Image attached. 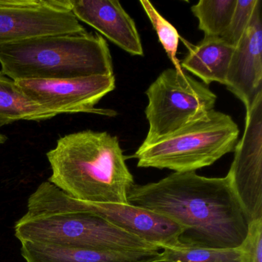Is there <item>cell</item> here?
Listing matches in <instances>:
<instances>
[{"label":"cell","mask_w":262,"mask_h":262,"mask_svg":"<svg viewBox=\"0 0 262 262\" xmlns=\"http://www.w3.org/2000/svg\"><path fill=\"white\" fill-rule=\"evenodd\" d=\"M161 254L162 262H241L239 248L219 249L182 245L164 248Z\"/></svg>","instance_id":"17"},{"label":"cell","mask_w":262,"mask_h":262,"mask_svg":"<svg viewBox=\"0 0 262 262\" xmlns=\"http://www.w3.org/2000/svg\"><path fill=\"white\" fill-rule=\"evenodd\" d=\"M149 123L142 147L176 133L214 110L217 96L208 85L185 74L182 69L164 70L145 92Z\"/></svg>","instance_id":"6"},{"label":"cell","mask_w":262,"mask_h":262,"mask_svg":"<svg viewBox=\"0 0 262 262\" xmlns=\"http://www.w3.org/2000/svg\"><path fill=\"white\" fill-rule=\"evenodd\" d=\"M140 4L156 30L159 42L174 64V68L182 69L176 56L180 39L177 30L157 11L151 2L141 0Z\"/></svg>","instance_id":"18"},{"label":"cell","mask_w":262,"mask_h":262,"mask_svg":"<svg viewBox=\"0 0 262 262\" xmlns=\"http://www.w3.org/2000/svg\"><path fill=\"white\" fill-rule=\"evenodd\" d=\"M75 201L81 208L102 216L118 228L160 249L182 246L180 237L183 228L159 213L129 204L90 203L77 199Z\"/></svg>","instance_id":"10"},{"label":"cell","mask_w":262,"mask_h":262,"mask_svg":"<svg viewBox=\"0 0 262 262\" xmlns=\"http://www.w3.org/2000/svg\"><path fill=\"white\" fill-rule=\"evenodd\" d=\"M78 20L102 33L133 56H143V47L135 21L117 0H68Z\"/></svg>","instance_id":"12"},{"label":"cell","mask_w":262,"mask_h":262,"mask_svg":"<svg viewBox=\"0 0 262 262\" xmlns=\"http://www.w3.org/2000/svg\"><path fill=\"white\" fill-rule=\"evenodd\" d=\"M238 136L232 118L213 110L158 142L139 147L133 157L139 168L195 171L234 151Z\"/></svg>","instance_id":"5"},{"label":"cell","mask_w":262,"mask_h":262,"mask_svg":"<svg viewBox=\"0 0 262 262\" xmlns=\"http://www.w3.org/2000/svg\"><path fill=\"white\" fill-rule=\"evenodd\" d=\"M61 114L71 113L68 110L47 106L33 100L14 80L0 70V127L20 120H47Z\"/></svg>","instance_id":"15"},{"label":"cell","mask_w":262,"mask_h":262,"mask_svg":"<svg viewBox=\"0 0 262 262\" xmlns=\"http://www.w3.org/2000/svg\"><path fill=\"white\" fill-rule=\"evenodd\" d=\"M7 137L5 135L0 134V145L5 143L7 141Z\"/></svg>","instance_id":"21"},{"label":"cell","mask_w":262,"mask_h":262,"mask_svg":"<svg viewBox=\"0 0 262 262\" xmlns=\"http://www.w3.org/2000/svg\"><path fill=\"white\" fill-rule=\"evenodd\" d=\"M257 8L248 29L234 47L225 85L248 111L262 91V23Z\"/></svg>","instance_id":"11"},{"label":"cell","mask_w":262,"mask_h":262,"mask_svg":"<svg viewBox=\"0 0 262 262\" xmlns=\"http://www.w3.org/2000/svg\"><path fill=\"white\" fill-rule=\"evenodd\" d=\"M234 47L219 36H205L190 49L180 67L202 79L205 85H225Z\"/></svg>","instance_id":"14"},{"label":"cell","mask_w":262,"mask_h":262,"mask_svg":"<svg viewBox=\"0 0 262 262\" xmlns=\"http://www.w3.org/2000/svg\"><path fill=\"white\" fill-rule=\"evenodd\" d=\"M127 200L179 224L184 246L237 248L248 234L249 220L227 176L174 172L159 182L135 184Z\"/></svg>","instance_id":"1"},{"label":"cell","mask_w":262,"mask_h":262,"mask_svg":"<svg viewBox=\"0 0 262 262\" xmlns=\"http://www.w3.org/2000/svg\"><path fill=\"white\" fill-rule=\"evenodd\" d=\"M241 262H262V219L251 221L241 246Z\"/></svg>","instance_id":"20"},{"label":"cell","mask_w":262,"mask_h":262,"mask_svg":"<svg viewBox=\"0 0 262 262\" xmlns=\"http://www.w3.org/2000/svg\"><path fill=\"white\" fill-rule=\"evenodd\" d=\"M20 251L26 262H162L159 251H100L25 242Z\"/></svg>","instance_id":"13"},{"label":"cell","mask_w":262,"mask_h":262,"mask_svg":"<svg viewBox=\"0 0 262 262\" xmlns=\"http://www.w3.org/2000/svg\"><path fill=\"white\" fill-rule=\"evenodd\" d=\"M234 151L230 185L249 222L262 219V91L246 111L245 133Z\"/></svg>","instance_id":"8"},{"label":"cell","mask_w":262,"mask_h":262,"mask_svg":"<svg viewBox=\"0 0 262 262\" xmlns=\"http://www.w3.org/2000/svg\"><path fill=\"white\" fill-rule=\"evenodd\" d=\"M22 242L65 245L100 251H159L102 216L84 209L49 181L30 196L27 212L15 224Z\"/></svg>","instance_id":"3"},{"label":"cell","mask_w":262,"mask_h":262,"mask_svg":"<svg viewBox=\"0 0 262 262\" xmlns=\"http://www.w3.org/2000/svg\"><path fill=\"white\" fill-rule=\"evenodd\" d=\"M86 33L68 0H0V45L36 36Z\"/></svg>","instance_id":"7"},{"label":"cell","mask_w":262,"mask_h":262,"mask_svg":"<svg viewBox=\"0 0 262 262\" xmlns=\"http://www.w3.org/2000/svg\"><path fill=\"white\" fill-rule=\"evenodd\" d=\"M47 156L52 169L49 182L70 197L90 203L128 204L134 178L116 136L93 130L66 135Z\"/></svg>","instance_id":"2"},{"label":"cell","mask_w":262,"mask_h":262,"mask_svg":"<svg viewBox=\"0 0 262 262\" xmlns=\"http://www.w3.org/2000/svg\"><path fill=\"white\" fill-rule=\"evenodd\" d=\"M237 0H201L191 10L205 36H221L228 30Z\"/></svg>","instance_id":"16"},{"label":"cell","mask_w":262,"mask_h":262,"mask_svg":"<svg viewBox=\"0 0 262 262\" xmlns=\"http://www.w3.org/2000/svg\"><path fill=\"white\" fill-rule=\"evenodd\" d=\"M1 72L14 81L114 75L106 41L93 33L36 36L0 45Z\"/></svg>","instance_id":"4"},{"label":"cell","mask_w":262,"mask_h":262,"mask_svg":"<svg viewBox=\"0 0 262 262\" xmlns=\"http://www.w3.org/2000/svg\"><path fill=\"white\" fill-rule=\"evenodd\" d=\"M33 100L43 105L68 110L74 113H93L114 116L113 110L95 105L116 89L114 75L91 76L55 80L15 81Z\"/></svg>","instance_id":"9"},{"label":"cell","mask_w":262,"mask_h":262,"mask_svg":"<svg viewBox=\"0 0 262 262\" xmlns=\"http://www.w3.org/2000/svg\"><path fill=\"white\" fill-rule=\"evenodd\" d=\"M260 7V0H237L229 27L221 37L234 47L246 31L256 10Z\"/></svg>","instance_id":"19"}]
</instances>
